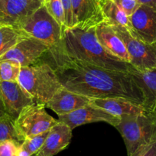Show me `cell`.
<instances>
[{
  "mask_svg": "<svg viewBox=\"0 0 156 156\" xmlns=\"http://www.w3.org/2000/svg\"><path fill=\"white\" fill-rule=\"evenodd\" d=\"M40 60L51 67L63 87L89 98L121 97L143 105V96L129 72L114 71L76 59L58 44Z\"/></svg>",
  "mask_w": 156,
  "mask_h": 156,
  "instance_id": "1",
  "label": "cell"
},
{
  "mask_svg": "<svg viewBox=\"0 0 156 156\" xmlns=\"http://www.w3.org/2000/svg\"><path fill=\"white\" fill-rule=\"evenodd\" d=\"M58 44L70 56L107 70L129 72L134 67L112 55L101 45L96 35V28H67Z\"/></svg>",
  "mask_w": 156,
  "mask_h": 156,
  "instance_id": "2",
  "label": "cell"
},
{
  "mask_svg": "<svg viewBox=\"0 0 156 156\" xmlns=\"http://www.w3.org/2000/svg\"><path fill=\"white\" fill-rule=\"evenodd\" d=\"M18 82L37 104L46 105L62 87L51 67L41 60L28 67H21Z\"/></svg>",
  "mask_w": 156,
  "mask_h": 156,
  "instance_id": "3",
  "label": "cell"
},
{
  "mask_svg": "<svg viewBox=\"0 0 156 156\" xmlns=\"http://www.w3.org/2000/svg\"><path fill=\"white\" fill-rule=\"evenodd\" d=\"M115 128L120 133L130 156L139 146L156 142V110L138 115H122Z\"/></svg>",
  "mask_w": 156,
  "mask_h": 156,
  "instance_id": "4",
  "label": "cell"
},
{
  "mask_svg": "<svg viewBox=\"0 0 156 156\" xmlns=\"http://www.w3.org/2000/svg\"><path fill=\"white\" fill-rule=\"evenodd\" d=\"M17 29L25 36L37 39L50 47L58 44L63 35L61 27L48 12L44 3L26 18Z\"/></svg>",
  "mask_w": 156,
  "mask_h": 156,
  "instance_id": "5",
  "label": "cell"
},
{
  "mask_svg": "<svg viewBox=\"0 0 156 156\" xmlns=\"http://www.w3.org/2000/svg\"><path fill=\"white\" fill-rule=\"evenodd\" d=\"M45 105L33 103L24 108L15 120V126L21 137L25 139L49 131L58 119L49 115Z\"/></svg>",
  "mask_w": 156,
  "mask_h": 156,
  "instance_id": "6",
  "label": "cell"
},
{
  "mask_svg": "<svg viewBox=\"0 0 156 156\" xmlns=\"http://www.w3.org/2000/svg\"><path fill=\"white\" fill-rule=\"evenodd\" d=\"M111 26L125 44L130 64L136 70L144 71L156 69V43L148 44L135 38L125 27Z\"/></svg>",
  "mask_w": 156,
  "mask_h": 156,
  "instance_id": "7",
  "label": "cell"
},
{
  "mask_svg": "<svg viewBox=\"0 0 156 156\" xmlns=\"http://www.w3.org/2000/svg\"><path fill=\"white\" fill-rule=\"evenodd\" d=\"M50 48L37 39L25 36L1 57L0 61L9 60L19 64L21 67H28L37 62Z\"/></svg>",
  "mask_w": 156,
  "mask_h": 156,
  "instance_id": "8",
  "label": "cell"
},
{
  "mask_svg": "<svg viewBox=\"0 0 156 156\" xmlns=\"http://www.w3.org/2000/svg\"><path fill=\"white\" fill-rule=\"evenodd\" d=\"M58 121L65 123L73 130L81 125L98 122H104L116 127L120 123L121 118L89 103L70 113L58 115Z\"/></svg>",
  "mask_w": 156,
  "mask_h": 156,
  "instance_id": "9",
  "label": "cell"
},
{
  "mask_svg": "<svg viewBox=\"0 0 156 156\" xmlns=\"http://www.w3.org/2000/svg\"><path fill=\"white\" fill-rule=\"evenodd\" d=\"M44 3L43 0H0V26L17 29L26 18Z\"/></svg>",
  "mask_w": 156,
  "mask_h": 156,
  "instance_id": "10",
  "label": "cell"
},
{
  "mask_svg": "<svg viewBox=\"0 0 156 156\" xmlns=\"http://www.w3.org/2000/svg\"><path fill=\"white\" fill-rule=\"evenodd\" d=\"M128 31L135 38L148 44L156 43V9L140 5L129 16Z\"/></svg>",
  "mask_w": 156,
  "mask_h": 156,
  "instance_id": "11",
  "label": "cell"
},
{
  "mask_svg": "<svg viewBox=\"0 0 156 156\" xmlns=\"http://www.w3.org/2000/svg\"><path fill=\"white\" fill-rule=\"evenodd\" d=\"M73 28L90 29L107 23L98 0H71Z\"/></svg>",
  "mask_w": 156,
  "mask_h": 156,
  "instance_id": "12",
  "label": "cell"
},
{
  "mask_svg": "<svg viewBox=\"0 0 156 156\" xmlns=\"http://www.w3.org/2000/svg\"><path fill=\"white\" fill-rule=\"evenodd\" d=\"M0 95L6 114L14 120L17 119L24 108L35 103L18 81H0Z\"/></svg>",
  "mask_w": 156,
  "mask_h": 156,
  "instance_id": "13",
  "label": "cell"
},
{
  "mask_svg": "<svg viewBox=\"0 0 156 156\" xmlns=\"http://www.w3.org/2000/svg\"><path fill=\"white\" fill-rule=\"evenodd\" d=\"M91 98L75 94L61 87L46 103L45 106L53 110L58 115L70 113L89 104Z\"/></svg>",
  "mask_w": 156,
  "mask_h": 156,
  "instance_id": "14",
  "label": "cell"
},
{
  "mask_svg": "<svg viewBox=\"0 0 156 156\" xmlns=\"http://www.w3.org/2000/svg\"><path fill=\"white\" fill-rule=\"evenodd\" d=\"M72 139V129L65 123L58 121L49 131L44 144L35 156H54L65 149Z\"/></svg>",
  "mask_w": 156,
  "mask_h": 156,
  "instance_id": "15",
  "label": "cell"
},
{
  "mask_svg": "<svg viewBox=\"0 0 156 156\" xmlns=\"http://www.w3.org/2000/svg\"><path fill=\"white\" fill-rule=\"evenodd\" d=\"M129 73L143 96L144 109L148 111L155 110L156 69L140 71L133 67Z\"/></svg>",
  "mask_w": 156,
  "mask_h": 156,
  "instance_id": "16",
  "label": "cell"
},
{
  "mask_svg": "<svg viewBox=\"0 0 156 156\" xmlns=\"http://www.w3.org/2000/svg\"><path fill=\"white\" fill-rule=\"evenodd\" d=\"M96 35L99 42L109 53L130 64L129 55L125 44L110 25L102 23L97 25L96 27Z\"/></svg>",
  "mask_w": 156,
  "mask_h": 156,
  "instance_id": "17",
  "label": "cell"
},
{
  "mask_svg": "<svg viewBox=\"0 0 156 156\" xmlns=\"http://www.w3.org/2000/svg\"><path fill=\"white\" fill-rule=\"evenodd\" d=\"M90 103L116 116L138 115L146 111L141 105L121 97L91 98Z\"/></svg>",
  "mask_w": 156,
  "mask_h": 156,
  "instance_id": "18",
  "label": "cell"
},
{
  "mask_svg": "<svg viewBox=\"0 0 156 156\" xmlns=\"http://www.w3.org/2000/svg\"><path fill=\"white\" fill-rule=\"evenodd\" d=\"M107 24L112 26L130 28L129 18L123 11L117 6L112 0H106L100 3Z\"/></svg>",
  "mask_w": 156,
  "mask_h": 156,
  "instance_id": "19",
  "label": "cell"
},
{
  "mask_svg": "<svg viewBox=\"0 0 156 156\" xmlns=\"http://www.w3.org/2000/svg\"><path fill=\"white\" fill-rule=\"evenodd\" d=\"M25 37L19 30L10 26H0V58Z\"/></svg>",
  "mask_w": 156,
  "mask_h": 156,
  "instance_id": "20",
  "label": "cell"
},
{
  "mask_svg": "<svg viewBox=\"0 0 156 156\" xmlns=\"http://www.w3.org/2000/svg\"><path fill=\"white\" fill-rule=\"evenodd\" d=\"M12 140L22 144L24 139L17 132L15 126V120L9 115L0 117V142Z\"/></svg>",
  "mask_w": 156,
  "mask_h": 156,
  "instance_id": "21",
  "label": "cell"
},
{
  "mask_svg": "<svg viewBox=\"0 0 156 156\" xmlns=\"http://www.w3.org/2000/svg\"><path fill=\"white\" fill-rule=\"evenodd\" d=\"M21 66L15 61H0V81L17 82Z\"/></svg>",
  "mask_w": 156,
  "mask_h": 156,
  "instance_id": "22",
  "label": "cell"
},
{
  "mask_svg": "<svg viewBox=\"0 0 156 156\" xmlns=\"http://www.w3.org/2000/svg\"><path fill=\"white\" fill-rule=\"evenodd\" d=\"M44 5L47 8L48 12L52 17L58 22L61 27L63 33L66 30L65 19H64V12L61 0H47L44 2Z\"/></svg>",
  "mask_w": 156,
  "mask_h": 156,
  "instance_id": "23",
  "label": "cell"
},
{
  "mask_svg": "<svg viewBox=\"0 0 156 156\" xmlns=\"http://www.w3.org/2000/svg\"><path fill=\"white\" fill-rule=\"evenodd\" d=\"M50 131V130H49ZM49 131L43 133L41 134L36 135V136H31V137L25 139L22 143V145L31 153L32 155L35 154L39 149L41 148V146L44 144L48 135Z\"/></svg>",
  "mask_w": 156,
  "mask_h": 156,
  "instance_id": "24",
  "label": "cell"
},
{
  "mask_svg": "<svg viewBox=\"0 0 156 156\" xmlns=\"http://www.w3.org/2000/svg\"><path fill=\"white\" fill-rule=\"evenodd\" d=\"M112 1L129 17L131 16L141 5L138 2V0H112Z\"/></svg>",
  "mask_w": 156,
  "mask_h": 156,
  "instance_id": "25",
  "label": "cell"
},
{
  "mask_svg": "<svg viewBox=\"0 0 156 156\" xmlns=\"http://www.w3.org/2000/svg\"><path fill=\"white\" fill-rule=\"evenodd\" d=\"M21 144L12 140L0 142V156H18V148Z\"/></svg>",
  "mask_w": 156,
  "mask_h": 156,
  "instance_id": "26",
  "label": "cell"
},
{
  "mask_svg": "<svg viewBox=\"0 0 156 156\" xmlns=\"http://www.w3.org/2000/svg\"><path fill=\"white\" fill-rule=\"evenodd\" d=\"M130 156H156V142L141 145Z\"/></svg>",
  "mask_w": 156,
  "mask_h": 156,
  "instance_id": "27",
  "label": "cell"
},
{
  "mask_svg": "<svg viewBox=\"0 0 156 156\" xmlns=\"http://www.w3.org/2000/svg\"><path fill=\"white\" fill-rule=\"evenodd\" d=\"M64 12L65 26L67 28H73V12H72L71 0H61Z\"/></svg>",
  "mask_w": 156,
  "mask_h": 156,
  "instance_id": "28",
  "label": "cell"
},
{
  "mask_svg": "<svg viewBox=\"0 0 156 156\" xmlns=\"http://www.w3.org/2000/svg\"><path fill=\"white\" fill-rule=\"evenodd\" d=\"M141 5H145L156 9V0H138Z\"/></svg>",
  "mask_w": 156,
  "mask_h": 156,
  "instance_id": "29",
  "label": "cell"
},
{
  "mask_svg": "<svg viewBox=\"0 0 156 156\" xmlns=\"http://www.w3.org/2000/svg\"><path fill=\"white\" fill-rule=\"evenodd\" d=\"M18 156H32V154L21 144L18 148Z\"/></svg>",
  "mask_w": 156,
  "mask_h": 156,
  "instance_id": "30",
  "label": "cell"
},
{
  "mask_svg": "<svg viewBox=\"0 0 156 156\" xmlns=\"http://www.w3.org/2000/svg\"><path fill=\"white\" fill-rule=\"evenodd\" d=\"M6 115V112H5V106H4L3 102H2V97L0 95V117L3 116V115Z\"/></svg>",
  "mask_w": 156,
  "mask_h": 156,
  "instance_id": "31",
  "label": "cell"
},
{
  "mask_svg": "<svg viewBox=\"0 0 156 156\" xmlns=\"http://www.w3.org/2000/svg\"><path fill=\"white\" fill-rule=\"evenodd\" d=\"M105 1H106V0H98L99 3H101V2H105Z\"/></svg>",
  "mask_w": 156,
  "mask_h": 156,
  "instance_id": "32",
  "label": "cell"
},
{
  "mask_svg": "<svg viewBox=\"0 0 156 156\" xmlns=\"http://www.w3.org/2000/svg\"><path fill=\"white\" fill-rule=\"evenodd\" d=\"M43 1H44V2H45L46 1H47V0H43Z\"/></svg>",
  "mask_w": 156,
  "mask_h": 156,
  "instance_id": "33",
  "label": "cell"
},
{
  "mask_svg": "<svg viewBox=\"0 0 156 156\" xmlns=\"http://www.w3.org/2000/svg\"><path fill=\"white\" fill-rule=\"evenodd\" d=\"M32 156H35V155H34H34H32Z\"/></svg>",
  "mask_w": 156,
  "mask_h": 156,
  "instance_id": "34",
  "label": "cell"
},
{
  "mask_svg": "<svg viewBox=\"0 0 156 156\" xmlns=\"http://www.w3.org/2000/svg\"><path fill=\"white\" fill-rule=\"evenodd\" d=\"M155 110H156V109H155Z\"/></svg>",
  "mask_w": 156,
  "mask_h": 156,
  "instance_id": "35",
  "label": "cell"
}]
</instances>
